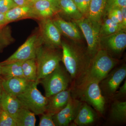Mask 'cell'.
<instances>
[{
    "instance_id": "obj_5",
    "label": "cell",
    "mask_w": 126,
    "mask_h": 126,
    "mask_svg": "<svg viewBox=\"0 0 126 126\" xmlns=\"http://www.w3.org/2000/svg\"><path fill=\"white\" fill-rule=\"evenodd\" d=\"M68 73L60 64L53 72L41 79L39 83L44 89L46 97H49L68 89L71 81Z\"/></svg>"
},
{
    "instance_id": "obj_34",
    "label": "cell",
    "mask_w": 126,
    "mask_h": 126,
    "mask_svg": "<svg viewBox=\"0 0 126 126\" xmlns=\"http://www.w3.org/2000/svg\"><path fill=\"white\" fill-rule=\"evenodd\" d=\"M101 25L103 26H111V27H118L122 30H125L121 25L115 23L108 17L106 19L104 20L103 23L101 24Z\"/></svg>"
},
{
    "instance_id": "obj_28",
    "label": "cell",
    "mask_w": 126,
    "mask_h": 126,
    "mask_svg": "<svg viewBox=\"0 0 126 126\" xmlns=\"http://www.w3.org/2000/svg\"><path fill=\"white\" fill-rule=\"evenodd\" d=\"M82 15L86 16L87 14L91 0H73Z\"/></svg>"
},
{
    "instance_id": "obj_9",
    "label": "cell",
    "mask_w": 126,
    "mask_h": 126,
    "mask_svg": "<svg viewBox=\"0 0 126 126\" xmlns=\"http://www.w3.org/2000/svg\"><path fill=\"white\" fill-rule=\"evenodd\" d=\"M40 21L39 34L43 45L53 48H61V34L51 18Z\"/></svg>"
},
{
    "instance_id": "obj_19",
    "label": "cell",
    "mask_w": 126,
    "mask_h": 126,
    "mask_svg": "<svg viewBox=\"0 0 126 126\" xmlns=\"http://www.w3.org/2000/svg\"><path fill=\"white\" fill-rule=\"evenodd\" d=\"M22 107V104L16 97L9 95L3 90L0 102V108L14 118L16 113Z\"/></svg>"
},
{
    "instance_id": "obj_1",
    "label": "cell",
    "mask_w": 126,
    "mask_h": 126,
    "mask_svg": "<svg viewBox=\"0 0 126 126\" xmlns=\"http://www.w3.org/2000/svg\"><path fill=\"white\" fill-rule=\"evenodd\" d=\"M118 63L105 50L100 48L91 59L87 70L74 83L76 94L80 96L88 84L93 82L100 83L105 78Z\"/></svg>"
},
{
    "instance_id": "obj_25",
    "label": "cell",
    "mask_w": 126,
    "mask_h": 126,
    "mask_svg": "<svg viewBox=\"0 0 126 126\" xmlns=\"http://www.w3.org/2000/svg\"><path fill=\"white\" fill-rule=\"evenodd\" d=\"M22 68L24 78L30 81H37V67L35 59L24 61ZM39 81V80H38Z\"/></svg>"
},
{
    "instance_id": "obj_17",
    "label": "cell",
    "mask_w": 126,
    "mask_h": 126,
    "mask_svg": "<svg viewBox=\"0 0 126 126\" xmlns=\"http://www.w3.org/2000/svg\"><path fill=\"white\" fill-rule=\"evenodd\" d=\"M96 118V114L93 109L86 103L82 102L74 123L76 126H88L94 123Z\"/></svg>"
},
{
    "instance_id": "obj_24",
    "label": "cell",
    "mask_w": 126,
    "mask_h": 126,
    "mask_svg": "<svg viewBox=\"0 0 126 126\" xmlns=\"http://www.w3.org/2000/svg\"><path fill=\"white\" fill-rule=\"evenodd\" d=\"M35 114L27 109L22 107L16 114L14 119L16 126H34Z\"/></svg>"
},
{
    "instance_id": "obj_4",
    "label": "cell",
    "mask_w": 126,
    "mask_h": 126,
    "mask_svg": "<svg viewBox=\"0 0 126 126\" xmlns=\"http://www.w3.org/2000/svg\"><path fill=\"white\" fill-rule=\"evenodd\" d=\"M38 80L32 81L26 89L17 96L22 106L36 115L45 112L48 98L43 96L37 88Z\"/></svg>"
},
{
    "instance_id": "obj_26",
    "label": "cell",
    "mask_w": 126,
    "mask_h": 126,
    "mask_svg": "<svg viewBox=\"0 0 126 126\" xmlns=\"http://www.w3.org/2000/svg\"><path fill=\"white\" fill-rule=\"evenodd\" d=\"M10 27L7 25L0 27V53L15 41Z\"/></svg>"
},
{
    "instance_id": "obj_3",
    "label": "cell",
    "mask_w": 126,
    "mask_h": 126,
    "mask_svg": "<svg viewBox=\"0 0 126 126\" xmlns=\"http://www.w3.org/2000/svg\"><path fill=\"white\" fill-rule=\"evenodd\" d=\"M57 49L46 47L43 44L38 48L35 59L37 67V79L39 81L60 64L62 54Z\"/></svg>"
},
{
    "instance_id": "obj_23",
    "label": "cell",
    "mask_w": 126,
    "mask_h": 126,
    "mask_svg": "<svg viewBox=\"0 0 126 126\" xmlns=\"http://www.w3.org/2000/svg\"><path fill=\"white\" fill-rule=\"evenodd\" d=\"M60 12L69 18L74 20H79L83 17L73 0H59Z\"/></svg>"
},
{
    "instance_id": "obj_36",
    "label": "cell",
    "mask_w": 126,
    "mask_h": 126,
    "mask_svg": "<svg viewBox=\"0 0 126 126\" xmlns=\"http://www.w3.org/2000/svg\"><path fill=\"white\" fill-rule=\"evenodd\" d=\"M18 6L31 5L32 0H13Z\"/></svg>"
},
{
    "instance_id": "obj_39",
    "label": "cell",
    "mask_w": 126,
    "mask_h": 126,
    "mask_svg": "<svg viewBox=\"0 0 126 126\" xmlns=\"http://www.w3.org/2000/svg\"><path fill=\"white\" fill-rule=\"evenodd\" d=\"M2 80H3V79L2 78L1 76H0V102L1 98L2 92L3 91L2 85Z\"/></svg>"
},
{
    "instance_id": "obj_31",
    "label": "cell",
    "mask_w": 126,
    "mask_h": 126,
    "mask_svg": "<svg viewBox=\"0 0 126 126\" xmlns=\"http://www.w3.org/2000/svg\"><path fill=\"white\" fill-rule=\"evenodd\" d=\"M124 6H126V0H107L105 13L109 9L121 8Z\"/></svg>"
},
{
    "instance_id": "obj_20",
    "label": "cell",
    "mask_w": 126,
    "mask_h": 126,
    "mask_svg": "<svg viewBox=\"0 0 126 126\" xmlns=\"http://www.w3.org/2000/svg\"><path fill=\"white\" fill-rule=\"evenodd\" d=\"M107 0H91L87 14L85 17L91 20L101 22L105 14Z\"/></svg>"
},
{
    "instance_id": "obj_38",
    "label": "cell",
    "mask_w": 126,
    "mask_h": 126,
    "mask_svg": "<svg viewBox=\"0 0 126 126\" xmlns=\"http://www.w3.org/2000/svg\"><path fill=\"white\" fill-rule=\"evenodd\" d=\"M8 24L6 18L5 14L0 13V27L4 26Z\"/></svg>"
},
{
    "instance_id": "obj_2",
    "label": "cell",
    "mask_w": 126,
    "mask_h": 126,
    "mask_svg": "<svg viewBox=\"0 0 126 126\" xmlns=\"http://www.w3.org/2000/svg\"><path fill=\"white\" fill-rule=\"evenodd\" d=\"M62 61L71 80L77 82L87 70L91 60L87 50L77 45L62 41Z\"/></svg>"
},
{
    "instance_id": "obj_12",
    "label": "cell",
    "mask_w": 126,
    "mask_h": 126,
    "mask_svg": "<svg viewBox=\"0 0 126 126\" xmlns=\"http://www.w3.org/2000/svg\"><path fill=\"white\" fill-rule=\"evenodd\" d=\"M81 103L78 99L70 97L65 107L53 116L55 126H68L74 120Z\"/></svg>"
},
{
    "instance_id": "obj_30",
    "label": "cell",
    "mask_w": 126,
    "mask_h": 126,
    "mask_svg": "<svg viewBox=\"0 0 126 126\" xmlns=\"http://www.w3.org/2000/svg\"><path fill=\"white\" fill-rule=\"evenodd\" d=\"M16 6L13 0H0V13L6 14Z\"/></svg>"
},
{
    "instance_id": "obj_8",
    "label": "cell",
    "mask_w": 126,
    "mask_h": 126,
    "mask_svg": "<svg viewBox=\"0 0 126 126\" xmlns=\"http://www.w3.org/2000/svg\"><path fill=\"white\" fill-rule=\"evenodd\" d=\"M126 76V66L125 64L111 70L99 83L104 97L112 99Z\"/></svg>"
},
{
    "instance_id": "obj_21",
    "label": "cell",
    "mask_w": 126,
    "mask_h": 126,
    "mask_svg": "<svg viewBox=\"0 0 126 126\" xmlns=\"http://www.w3.org/2000/svg\"><path fill=\"white\" fill-rule=\"evenodd\" d=\"M110 119L115 123L122 124L126 122V101L114 100L111 107Z\"/></svg>"
},
{
    "instance_id": "obj_33",
    "label": "cell",
    "mask_w": 126,
    "mask_h": 126,
    "mask_svg": "<svg viewBox=\"0 0 126 126\" xmlns=\"http://www.w3.org/2000/svg\"><path fill=\"white\" fill-rule=\"evenodd\" d=\"M126 81L125 80L124 84L120 87L118 91H117L113 95L112 99L114 100L122 99L126 97Z\"/></svg>"
},
{
    "instance_id": "obj_32",
    "label": "cell",
    "mask_w": 126,
    "mask_h": 126,
    "mask_svg": "<svg viewBox=\"0 0 126 126\" xmlns=\"http://www.w3.org/2000/svg\"><path fill=\"white\" fill-rule=\"evenodd\" d=\"M123 30L118 27L101 26L100 31V37L110 35L117 32Z\"/></svg>"
},
{
    "instance_id": "obj_40",
    "label": "cell",
    "mask_w": 126,
    "mask_h": 126,
    "mask_svg": "<svg viewBox=\"0 0 126 126\" xmlns=\"http://www.w3.org/2000/svg\"><path fill=\"white\" fill-rule=\"evenodd\" d=\"M33 1L39 0H32ZM47 0L49 1L52 3H53L55 5H56V6L59 8V0Z\"/></svg>"
},
{
    "instance_id": "obj_7",
    "label": "cell",
    "mask_w": 126,
    "mask_h": 126,
    "mask_svg": "<svg viewBox=\"0 0 126 126\" xmlns=\"http://www.w3.org/2000/svg\"><path fill=\"white\" fill-rule=\"evenodd\" d=\"M43 44L39 33L30 36L13 54L5 61L0 63L2 65L16 61H25L35 59L36 51L39 46Z\"/></svg>"
},
{
    "instance_id": "obj_18",
    "label": "cell",
    "mask_w": 126,
    "mask_h": 126,
    "mask_svg": "<svg viewBox=\"0 0 126 126\" xmlns=\"http://www.w3.org/2000/svg\"><path fill=\"white\" fill-rule=\"evenodd\" d=\"M8 24L16 21L27 18L37 20L31 5L17 6L12 8L5 14Z\"/></svg>"
},
{
    "instance_id": "obj_22",
    "label": "cell",
    "mask_w": 126,
    "mask_h": 126,
    "mask_svg": "<svg viewBox=\"0 0 126 126\" xmlns=\"http://www.w3.org/2000/svg\"><path fill=\"white\" fill-rule=\"evenodd\" d=\"M24 61H16L1 65L0 76L3 79L15 77L24 78L22 68Z\"/></svg>"
},
{
    "instance_id": "obj_41",
    "label": "cell",
    "mask_w": 126,
    "mask_h": 126,
    "mask_svg": "<svg viewBox=\"0 0 126 126\" xmlns=\"http://www.w3.org/2000/svg\"><path fill=\"white\" fill-rule=\"evenodd\" d=\"M1 66L0 65V76L1 75Z\"/></svg>"
},
{
    "instance_id": "obj_6",
    "label": "cell",
    "mask_w": 126,
    "mask_h": 126,
    "mask_svg": "<svg viewBox=\"0 0 126 126\" xmlns=\"http://www.w3.org/2000/svg\"><path fill=\"white\" fill-rule=\"evenodd\" d=\"M82 32L87 44V50L91 59L100 49V31L101 22L91 20L87 17L75 21Z\"/></svg>"
},
{
    "instance_id": "obj_35",
    "label": "cell",
    "mask_w": 126,
    "mask_h": 126,
    "mask_svg": "<svg viewBox=\"0 0 126 126\" xmlns=\"http://www.w3.org/2000/svg\"><path fill=\"white\" fill-rule=\"evenodd\" d=\"M111 10L114 13L115 16L117 17V19H118L120 23H121L123 26V19L122 17V12L121 8H113V9H109V10Z\"/></svg>"
},
{
    "instance_id": "obj_29",
    "label": "cell",
    "mask_w": 126,
    "mask_h": 126,
    "mask_svg": "<svg viewBox=\"0 0 126 126\" xmlns=\"http://www.w3.org/2000/svg\"><path fill=\"white\" fill-rule=\"evenodd\" d=\"M41 115L39 126H55L53 120V115L47 112H45Z\"/></svg>"
},
{
    "instance_id": "obj_16",
    "label": "cell",
    "mask_w": 126,
    "mask_h": 126,
    "mask_svg": "<svg viewBox=\"0 0 126 126\" xmlns=\"http://www.w3.org/2000/svg\"><path fill=\"white\" fill-rule=\"evenodd\" d=\"M52 20L61 34L75 41L81 39L80 31L75 23L68 22L58 16Z\"/></svg>"
},
{
    "instance_id": "obj_15",
    "label": "cell",
    "mask_w": 126,
    "mask_h": 126,
    "mask_svg": "<svg viewBox=\"0 0 126 126\" xmlns=\"http://www.w3.org/2000/svg\"><path fill=\"white\" fill-rule=\"evenodd\" d=\"M31 82L32 81H28L24 78L18 77L3 79L2 88L9 95L17 97L26 89Z\"/></svg>"
},
{
    "instance_id": "obj_37",
    "label": "cell",
    "mask_w": 126,
    "mask_h": 126,
    "mask_svg": "<svg viewBox=\"0 0 126 126\" xmlns=\"http://www.w3.org/2000/svg\"><path fill=\"white\" fill-rule=\"evenodd\" d=\"M121 11L122 17L123 19V26L124 29H126V6H123L121 8Z\"/></svg>"
},
{
    "instance_id": "obj_10",
    "label": "cell",
    "mask_w": 126,
    "mask_h": 126,
    "mask_svg": "<svg viewBox=\"0 0 126 126\" xmlns=\"http://www.w3.org/2000/svg\"><path fill=\"white\" fill-rule=\"evenodd\" d=\"M100 49L106 50L111 55L121 53L126 47V31L121 30L110 35L101 37L99 42Z\"/></svg>"
},
{
    "instance_id": "obj_14",
    "label": "cell",
    "mask_w": 126,
    "mask_h": 126,
    "mask_svg": "<svg viewBox=\"0 0 126 126\" xmlns=\"http://www.w3.org/2000/svg\"><path fill=\"white\" fill-rule=\"evenodd\" d=\"M70 89H66L48 98L45 112L54 115L67 105L71 97Z\"/></svg>"
},
{
    "instance_id": "obj_13",
    "label": "cell",
    "mask_w": 126,
    "mask_h": 126,
    "mask_svg": "<svg viewBox=\"0 0 126 126\" xmlns=\"http://www.w3.org/2000/svg\"><path fill=\"white\" fill-rule=\"evenodd\" d=\"M39 20L51 18L60 12L59 7L49 1H32L31 5Z\"/></svg>"
},
{
    "instance_id": "obj_27",
    "label": "cell",
    "mask_w": 126,
    "mask_h": 126,
    "mask_svg": "<svg viewBox=\"0 0 126 126\" xmlns=\"http://www.w3.org/2000/svg\"><path fill=\"white\" fill-rule=\"evenodd\" d=\"M0 126H16L14 118L0 108Z\"/></svg>"
},
{
    "instance_id": "obj_11",
    "label": "cell",
    "mask_w": 126,
    "mask_h": 126,
    "mask_svg": "<svg viewBox=\"0 0 126 126\" xmlns=\"http://www.w3.org/2000/svg\"><path fill=\"white\" fill-rule=\"evenodd\" d=\"M79 96L92 106L98 112L103 114L105 110L106 99L102 94L99 83L94 82L88 84Z\"/></svg>"
}]
</instances>
